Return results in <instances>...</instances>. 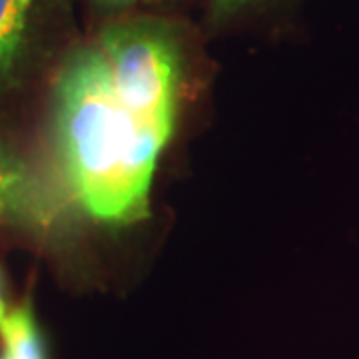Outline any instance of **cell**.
<instances>
[{
    "label": "cell",
    "instance_id": "1",
    "mask_svg": "<svg viewBox=\"0 0 359 359\" xmlns=\"http://www.w3.org/2000/svg\"><path fill=\"white\" fill-rule=\"evenodd\" d=\"M54 104L58 156L80 208L104 224L146 218L156 162L170 138L118 98L98 46L66 62Z\"/></svg>",
    "mask_w": 359,
    "mask_h": 359
},
{
    "label": "cell",
    "instance_id": "2",
    "mask_svg": "<svg viewBox=\"0 0 359 359\" xmlns=\"http://www.w3.org/2000/svg\"><path fill=\"white\" fill-rule=\"evenodd\" d=\"M98 50L118 98L170 138L180 78V52L174 36L158 25L130 22L106 30Z\"/></svg>",
    "mask_w": 359,
    "mask_h": 359
},
{
    "label": "cell",
    "instance_id": "3",
    "mask_svg": "<svg viewBox=\"0 0 359 359\" xmlns=\"http://www.w3.org/2000/svg\"><path fill=\"white\" fill-rule=\"evenodd\" d=\"M54 214V202L32 170L0 140V216L16 224L46 228Z\"/></svg>",
    "mask_w": 359,
    "mask_h": 359
},
{
    "label": "cell",
    "instance_id": "4",
    "mask_svg": "<svg viewBox=\"0 0 359 359\" xmlns=\"http://www.w3.org/2000/svg\"><path fill=\"white\" fill-rule=\"evenodd\" d=\"M32 0H0V86L13 80L25 52Z\"/></svg>",
    "mask_w": 359,
    "mask_h": 359
},
{
    "label": "cell",
    "instance_id": "5",
    "mask_svg": "<svg viewBox=\"0 0 359 359\" xmlns=\"http://www.w3.org/2000/svg\"><path fill=\"white\" fill-rule=\"evenodd\" d=\"M0 339L4 359H46L39 327L28 306L6 311L0 321Z\"/></svg>",
    "mask_w": 359,
    "mask_h": 359
},
{
    "label": "cell",
    "instance_id": "6",
    "mask_svg": "<svg viewBox=\"0 0 359 359\" xmlns=\"http://www.w3.org/2000/svg\"><path fill=\"white\" fill-rule=\"evenodd\" d=\"M248 0H214V8L218 14H228L236 8H240Z\"/></svg>",
    "mask_w": 359,
    "mask_h": 359
},
{
    "label": "cell",
    "instance_id": "7",
    "mask_svg": "<svg viewBox=\"0 0 359 359\" xmlns=\"http://www.w3.org/2000/svg\"><path fill=\"white\" fill-rule=\"evenodd\" d=\"M6 304H4V299H2V292H0V321H2V318L6 316Z\"/></svg>",
    "mask_w": 359,
    "mask_h": 359
},
{
    "label": "cell",
    "instance_id": "8",
    "mask_svg": "<svg viewBox=\"0 0 359 359\" xmlns=\"http://www.w3.org/2000/svg\"><path fill=\"white\" fill-rule=\"evenodd\" d=\"M0 359H4V358H0Z\"/></svg>",
    "mask_w": 359,
    "mask_h": 359
}]
</instances>
